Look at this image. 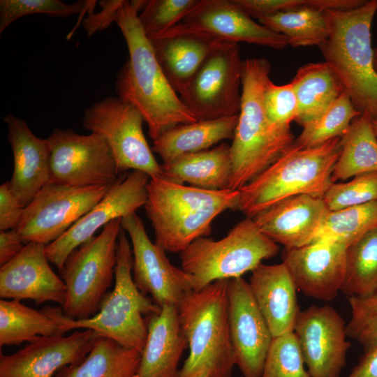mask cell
Here are the masks:
<instances>
[{
	"label": "cell",
	"mask_w": 377,
	"mask_h": 377,
	"mask_svg": "<svg viewBox=\"0 0 377 377\" xmlns=\"http://www.w3.org/2000/svg\"><path fill=\"white\" fill-rule=\"evenodd\" d=\"M146 1H124L115 22L128 51V59L117 73V96L135 107L148 126L152 140L175 126L196 119L185 106L166 78L150 40L139 21Z\"/></svg>",
	"instance_id": "1"
},
{
	"label": "cell",
	"mask_w": 377,
	"mask_h": 377,
	"mask_svg": "<svg viewBox=\"0 0 377 377\" xmlns=\"http://www.w3.org/2000/svg\"><path fill=\"white\" fill-rule=\"evenodd\" d=\"M375 229H377V201L329 210L314 242H336L348 247Z\"/></svg>",
	"instance_id": "35"
},
{
	"label": "cell",
	"mask_w": 377,
	"mask_h": 377,
	"mask_svg": "<svg viewBox=\"0 0 377 377\" xmlns=\"http://www.w3.org/2000/svg\"><path fill=\"white\" fill-rule=\"evenodd\" d=\"M147 338L136 377H178V365L188 347L177 307L165 305L149 316Z\"/></svg>",
	"instance_id": "25"
},
{
	"label": "cell",
	"mask_w": 377,
	"mask_h": 377,
	"mask_svg": "<svg viewBox=\"0 0 377 377\" xmlns=\"http://www.w3.org/2000/svg\"><path fill=\"white\" fill-rule=\"evenodd\" d=\"M374 66H375V68H376V70L377 71V61L376 60H375Z\"/></svg>",
	"instance_id": "51"
},
{
	"label": "cell",
	"mask_w": 377,
	"mask_h": 377,
	"mask_svg": "<svg viewBox=\"0 0 377 377\" xmlns=\"http://www.w3.org/2000/svg\"><path fill=\"white\" fill-rule=\"evenodd\" d=\"M242 66L239 43L224 41L209 54L179 95L197 121L239 114Z\"/></svg>",
	"instance_id": "10"
},
{
	"label": "cell",
	"mask_w": 377,
	"mask_h": 377,
	"mask_svg": "<svg viewBox=\"0 0 377 377\" xmlns=\"http://www.w3.org/2000/svg\"><path fill=\"white\" fill-rule=\"evenodd\" d=\"M149 179L147 174L138 170H132L126 177L119 179L91 210L62 236L46 245L49 262L61 271L68 256L93 237L98 229L145 206Z\"/></svg>",
	"instance_id": "15"
},
{
	"label": "cell",
	"mask_w": 377,
	"mask_h": 377,
	"mask_svg": "<svg viewBox=\"0 0 377 377\" xmlns=\"http://www.w3.org/2000/svg\"><path fill=\"white\" fill-rule=\"evenodd\" d=\"M277 244L265 235L253 219L246 217L218 240L206 237L180 253L182 268L195 280V290L219 280L242 277L279 253Z\"/></svg>",
	"instance_id": "8"
},
{
	"label": "cell",
	"mask_w": 377,
	"mask_h": 377,
	"mask_svg": "<svg viewBox=\"0 0 377 377\" xmlns=\"http://www.w3.org/2000/svg\"><path fill=\"white\" fill-rule=\"evenodd\" d=\"M252 18L258 20L278 12L309 6L310 0H232Z\"/></svg>",
	"instance_id": "43"
},
{
	"label": "cell",
	"mask_w": 377,
	"mask_h": 377,
	"mask_svg": "<svg viewBox=\"0 0 377 377\" xmlns=\"http://www.w3.org/2000/svg\"><path fill=\"white\" fill-rule=\"evenodd\" d=\"M124 0L101 1L102 10L97 14L90 15L86 19L84 27L89 34H92L98 30H101L114 21L117 11Z\"/></svg>",
	"instance_id": "45"
},
{
	"label": "cell",
	"mask_w": 377,
	"mask_h": 377,
	"mask_svg": "<svg viewBox=\"0 0 377 377\" xmlns=\"http://www.w3.org/2000/svg\"><path fill=\"white\" fill-rule=\"evenodd\" d=\"M23 207L12 193L8 182L0 186V230L16 229L23 213Z\"/></svg>",
	"instance_id": "44"
},
{
	"label": "cell",
	"mask_w": 377,
	"mask_h": 377,
	"mask_svg": "<svg viewBox=\"0 0 377 377\" xmlns=\"http://www.w3.org/2000/svg\"><path fill=\"white\" fill-rule=\"evenodd\" d=\"M346 377H377V348L364 352Z\"/></svg>",
	"instance_id": "47"
},
{
	"label": "cell",
	"mask_w": 377,
	"mask_h": 377,
	"mask_svg": "<svg viewBox=\"0 0 377 377\" xmlns=\"http://www.w3.org/2000/svg\"><path fill=\"white\" fill-rule=\"evenodd\" d=\"M95 1L66 3L60 0H1L0 34L18 18L31 14L67 17L94 7Z\"/></svg>",
	"instance_id": "37"
},
{
	"label": "cell",
	"mask_w": 377,
	"mask_h": 377,
	"mask_svg": "<svg viewBox=\"0 0 377 377\" xmlns=\"http://www.w3.org/2000/svg\"><path fill=\"white\" fill-rule=\"evenodd\" d=\"M248 283L273 337L293 332L300 311L297 289L283 263H260L251 272Z\"/></svg>",
	"instance_id": "24"
},
{
	"label": "cell",
	"mask_w": 377,
	"mask_h": 377,
	"mask_svg": "<svg viewBox=\"0 0 377 377\" xmlns=\"http://www.w3.org/2000/svg\"><path fill=\"white\" fill-rule=\"evenodd\" d=\"M121 219L104 226L101 232L75 249L62 269L66 288L64 314L73 320L95 316L111 286L117 263Z\"/></svg>",
	"instance_id": "9"
},
{
	"label": "cell",
	"mask_w": 377,
	"mask_h": 377,
	"mask_svg": "<svg viewBox=\"0 0 377 377\" xmlns=\"http://www.w3.org/2000/svg\"><path fill=\"white\" fill-rule=\"evenodd\" d=\"M149 39L166 78L179 95L209 54L226 41L211 35L193 33Z\"/></svg>",
	"instance_id": "26"
},
{
	"label": "cell",
	"mask_w": 377,
	"mask_h": 377,
	"mask_svg": "<svg viewBox=\"0 0 377 377\" xmlns=\"http://www.w3.org/2000/svg\"><path fill=\"white\" fill-rule=\"evenodd\" d=\"M290 82L298 102L295 121L302 126L323 113L345 91L325 61L300 66Z\"/></svg>",
	"instance_id": "30"
},
{
	"label": "cell",
	"mask_w": 377,
	"mask_h": 377,
	"mask_svg": "<svg viewBox=\"0 0 377 377\" xmlns=\"http://www.w3.org/2000/svg\"><path fill=\"white\" fill-rule=\"evenodd\" d=\"M132 267V248L121 229L118 237L113 290L105 295L95 316L83 320H73L65 316L62 321L64 330H91L98 336L141 353L148 332L143 316L158 313L161 308L135 286Z\"/></svg>",
	"instance_id": "7"
},
{
	"label": "cell",
	"mask_w": 377,
	"mask_h": 377,
	"mask_svg": "<svg viewBox=\"0 0 377 377\" xmlns=\"http://www.w3.org/2000/svg\"><path fill=\"white\" fill-rule=\"evenodd\" d=\"M163 177L177 184L209 190L229 188L232 172L230 145L222 142L201 151L181 155L161 164Z\"/></svg>",
	"instance_id": "27"
},
{
	"label": "cell",
	"mask_w": 377,
	"mask_h": 377,
	"mask_svg": "<svg viewBox=\"0 0 377 377\" xmlns=\"http://www.w3.org/2000/svg\"><path fill=\"white\" fill-rule=\"evenodd\" d=\"M239 190H209L150 178L145 205L156 237L165 251L181 253L195 239L207 237L214 219L235 210Z\"/></svg>",
	"instance_id": "3"
},
{
	"label": "cell",
	"mask_w": 377,
	"mask_h": 377,
	"mask_svg": "<svg viewBox=\"0 0 377 377\" xmlns=\"http://www.w3.org/2000/svg\"><path fill=\"white\" fill-rule=\"evenodd\" d=\"M350 318L346 324L348 338L357 341L364 352L377 348V293L348 297Z\"/></svg>",
	"instance_id": "41"
},
{
	"label": "cell",
	"mask_w": 377,
	"mask_h": 377,
	"mask_svg": "<svg viewBox=\"0 0 377 377\" xmlns=\"http://www.w3.org/2000/svg\"><path fill=\"white\" fill-rule=\"evenodd\" d=\"M228 280L185 295L177 306L188 357L178 377H231L235 365L228 324Z\"/></svg>",
	"instance_id": "6"
},
{
	"label": "cell",
	"mask_w": 377,
	"mask_h": 377,
	"mask_svg": "<svg viewBox=\"0 0 377 377\" xmlns=\"http://www.w3.org/2000/svg\"><path fill=\"white\" fill-rule=\"evenodd\" d=\"M46 245L29 242L22 251L0 268V297L37 304L51 301L63 306L66 288L62 279L52 269Z\"/></svg>",
	"instance_id": "21"
},
{
	"label": "cell",
	"mask_w": 377,
	"mask_h": 377,
	"mask_svg": "<svg viewBox=\"0 0 377 377\" xmlns=\"http://www.w3.org/2000/svg\"><path fill=\"white\" fill-rule=\"evenodd\" d=\"M98 337L91 330L38 337L15 353H1L0 377H54L64 367L82 361Z\"/></svg>",
	"instance_id": "19"
},
{
	"label": "cell",
	"mask_w": 377,
	"mask_h": 377,
	"mask_svg": "<svg viewBox=\"0 0 377 377\" xmlns=\"http://www.w3.org/2000/svg\"><path fill=\"white\" fill-rule=\"evenodd\" d=\"M61 306L30 308L19 300H0V346L34 341L38 337L64 335Z\"/></svg>",
	"instance_id": "29"
},
{
	"label": "cell",
	"mask_w": 377,
	"mask_h": 377,
	"mask_svg": "<svg viewBox=\"0 0 377 377\" xmlns=\"http://www.w3.org/2000/svg\"><path fill=\"white\" fill-rule=\"evenodd\" d=\"M347 247L330 242H314L284 249L282 263L297 290L323 301L336 298L343 283Z\"/></svg>",
	"instance_id": "20"
},
{
	"label": "cell",
	"mask_w": 377,
	"mask_h": 377,
	"mask_svg": "<svg viewBox=\"0 0 377 377\" xmlns=\"http://www.w3.org/2000/svg\"><path fill=\"white\" fill-rule=\"evenodd\" d=\"M121 226L131 241L135 286L143 294H150L161 308L165 305L177 307L186 293L195 290L193 276L170 262L165 251L149 238L136 213L122 218Z\"/></svg>",
	"instance_id": "14"
},
{
	"label": "cell",
	"mask_w": 377,
	"mask_h": 377,
	"mask_svg": "<svg viewBox=\"0 0 377 377\" xmlns=\"http://www.w3.org/2000/svg\"><path fill=\"white\" fill-rule=\"evenodd\" d=\"M228 324L235 365L243 377H260L273 336L249 283L228 280Z\"/></svg>",
	"instance_id": "17"
},
{
	"label": "cell",
	"mask_w": 377,
	"mask_h": 377,
	"mask_svg": "<svg viewBox=\"0 0 377 377\" xmlns=\"http://www.w3.org/2000/svg\"><path fill=\"white\" fill-rule=\"evenodd\" d=\"M194 377H208L205 372H201L195 375Z\"/></svg>",
	"instance_id": "49"
},
{
	"label": "cell",
	"mask_w": 377,
	"mask_h": 377,
	"mask_svg": "<svg viewBox=\"0 0 377 377\" xmlns=\"http://www.w3.org/2000/svg\"><path fill=\"white\" fill-rule=\"evenodd\" d=\"M141 112L118 96L105 98L88 108L83 126L102 135L115 158L119 172L142 171L150 178L163 177L161 164L156 160L144 135Z\"/></svg>",
	"instance_id": "11"
},
{
	"label": "cell",
	"mask_w": 377,
	"mask_h": 377,
	"mask_svg": "<svg viewBox=\"0 0 377 377\" xmlns=\"http://www.w3.org/2000/svg\"><path fill=\"white\" fill-rule=\"evenodd\" d=\"M15 229L0 232V264L3 265L17 256L25 245Z\"/></svg>",
	"instance_id": "46"
},
{
	"label": "cell",
	"mask_w": 377,
	"mask_h": 377,
	"mask_svg": "<svg viewBox=\"0 0 377 377\" xmlns=\"http://www.w3.org/2000/svg\"><path fill=\"white\" fill-rule=\"evenodd\" d=\"M328 211L322 197L303 194L277 202L253 219L271 240L293 249L315 241Z\"/></svg>",
	"instance_id": "22"
},
{
	"label": "cell",
	"mask_w": 377,
	"mask_h": 377,
	"mask_svg": "<svg viewBox=\"0 0 377 377\" xmlns=\"http://www.w3.org/2000/svg\"><path fill=\"white\" fill-rule=\"evenodd\" d=\"M259 22L272 31L286 36L293 47H320L330 32L325 10L302 6L263 17Z\"/></svg>",
	"instance_id": "33"
},
{
	"label": "cell",
	"mask_w": 377,
	"mask_h": 377,
	"mask_svg": "<svg viewBox=\"0 0 377 377\" xmlns=\"http://www.w3.org/2000/svg\"><path fill=\"white\" fill-rule=\"evenodd\" d=\"M374 132L377 138V119L371 121Z\"/></svg>",
	"instance_id": "48"
},
{
	"label": "cell",
	"mask_w": 377,
	"mask_h": 377,
	"mask_svg": "<svg viewBox=\"0 0 377 377\" xmlns=\"http://www.w3.org/2000/svg\"><path fill=\"white\" fill-rule=\"evenodd\" d=\"M371 121L368 113H362L341 137L340 154L332 175L333 183L377 172V138Z\"/></svg>",
	"instance_id": "31"
},
{
	"label": "cell",
	"mask_w": 377,
	"mask_h": 377,
	"mask_svg": "<svg viewBox=\"0 0 377 377\" xmlns=\"http://www.w3.org/2000/svg\"><path fill=\"white\" fill-rule=\"evenodd\" d=\"M341 291L348 297L377 293V229L347 247L346 272Z\"/></svg>",
	"instance_id": "34"
},
{
	"label": "cell",
	"mask_w": 377,
	"mask_h": 377,
	"mask_svg": "<svg viewBox=\"0 0 377 377\" xmlns=\"http://www.w3.org/2000/svg\"><path fill=\"white\" fill-rule=\"evenodd\" d=\"M238 115L181 124L153 140L152 151L163 163L186 154L204 151L225 140H232Z\"/></svg>",
	"instance_id": "28"
},
{
	"label": "cell",
	"mask_w": 377,
	"mask_h": 377,
	"mask_svg": "<svg viewBox=\"0 0 377 377\" xmlns=\"http://www.w3.org/2000/svg\"><path fill=\"white\" fill-rule=\"evenodd\" d=\"M346 326L329 304H312L300 311L293 332L311 377H340L350 347Z\"/></svg>",
	"instance_id": "16"
},
{
	"label": "cell",
	"mask_w": 377,
	"mask_h": 377,
	"mask_svg": "<svg viewBox=\"0 0 377 377\" xmlns=\"http://www.w3.org/2000/svg\"><path fill=\"white\" fill-rule=\"evenodd\" d=\"M186 33L208 34L237 43L244 42L275 50L288 45L286 36L256 22L232 0H200L180 23L156 36Z\"/></svg>",
	"instance_id": "18"
},
{
	"label": "cell",
	"mask_w": 377,
	"mask_h": 377,
	"mask_svg": "<svg viewBox=\"0 0 377 377\" xmlns=\"http://www.w3.org/2000/svg\"><path fill=\"white\" fill-rule=\"evenodd\" d=\"M266 58L243 61L238 121L230 145L232 161L229 189L239 190L273 163L294 142L290 127L273 124L264 105V91L270 80Z\"/></svg>",
	"instance_id": "2"
},
{
	"label": "cell",
	"mask_w": 377,
	"mask_h": 377,
	"mask_svg": "<svg viewBox=\"0 0 377 377\" xmlns=\"http://www.w3.org/2000/svg\"><path fill=\"white\" fill-rule=\"evenodd\" d=\"M264 105L268 119L274 124L290 127L298 114V102L293 84H275L271 80L264 91Z\"/></svg>",
	"instance_id": "42"
},
{
	"label": "cell",
	"mask_w": 377,
	"mask_h": 377,
	"mask_svg": "<svg viewBox=\"0 0 377 377\" xmlns=\"http://www.w3.org/2000/svg\"><path fill=\"white\" fill-rule=\"evenodd\" d=\"M330 32L319 47L355 108L377 119V71L371 27L377 0L347 10H325Z\"/></svg>",
	"instance_id": "4"
},
{
	"label": "cell",
	"mask_w": 377,
	"mask_h": 377,
	"mask_svg": "<svg viewBox=\"0 0 377 377\" xmlns=\"http://www.w3.org/2000/svg\"><path fill=\"white\" fill-rule=\"evenodd\" d=\"M340 138L314 147L293 144L273 163L239 190L235 210L253 219L260 212L298 195L323 197L333 183Z\"/></svg>",
	"instance_id": "5"
},
{
	"label": "cell",
	"mask_w": 377,
	"mask_h": 377,
	"mask_svg": "<svg viewBox=\"0 0 377 377\" xmlns=\"http://www.w3.org/2000/svg\"><path fill=\"white\" fill-rule=\"evenodd\" d=\"M361 114L344 91L323 113L302 126V131L294 143L303 148L314 147L341 138Z\"/></svg>",
	"instance_id": "36"
},
{
	"label": "cell",
	"mask_w": 377,
	"mask_h": 377,
	"mask_svg": "<svg viewBox=\"0 0 377 377\" xmlns=\"http://www.w3.org/2000/svg\"><path fill=\"white\" fill-rule=\"evenodd\" d=\"M46 139L50 182L75 187L111 186L119 179L115 158L102 135L55 128Z\"/></svg>",
	"instance_id": "12"
},
{
	"label": "cell",
	"mask_w": 377,
	"mask_h": 377,
	"mask_svg": "<svg viewBox=\"0 0 377 377\" xmlns=\"http://www.w3.org/2000/svg\"><path fill=\"white\" fill-rule=\"evenodd\" d=\"M200 0H149L138 14L141 27L150 38L162 34L180 23Z\"/></svg>",
	"instance_id": "39"
},
{
	"label": "cell",
	"mask_w": 377,
	"mask_h": 377,
	"mask_svg": "<svg viewBox=\"0 0 377 377\" xmlns=\"http://www.w3.org/2000/svg\"><path fill=\"white\" fill-rule=\"evenodd\" d=\"M293 332L273 337L260 377H311Z\"/></svg>",
	"instance_id": "38"
},
{
	"label": "cell",
	"mask_w": 377,
	"mask_h": 377,
	"mask_svg": "<svg viewBox=\"0 0 377 377\" xmlns=\"http://www.w3.org/2000/svg\"><path fill=\"white\" fill-rule=\"evenodd\" d=\"M3 121L13 156L8 184L25 207L50 181V149L47 139L36 136L24 120L8 114Z\"/></svg>",
	"instance_id": "23"
},
{
	"label": "cell",
	"mask_w": 377,
	"mask_h": 377,
	"mask_svg": "<svg viewBox=\"0 0 377 377\" xmlns=\"http://www.w3.org/2000/svg\"><path fill=\"white\" fill-rule=\"evenodd\" d=\"M374 57H375V60L377 61V47L374 49Z\"/></svg>",
	"instance_id": "50"
},
{
	"label": "cell",
	"mask_w": 377,
	"mask_h": 377,
	"mask_svg": "<svg viewBox=\"0 0 377 377\" xmlns=\"http://www.w3.org/2000/svg\"><path fill=\"white\" fill-rule=\"evenodd\" d=\"M141 353L98 336L80 363L64 367L54 377H136Z\"/></svg>",
	"instance_id": "32"
},
{
	"label": "cell",
	"mask_w": 377,
	"mask_h": 377,
	"mask_svg": "<svg viewBox=\"0 0 377 377\" xmlns=\"http://www.w3.org/2000/svg\"><path fill=\"white\" fill-rule=\"evenodd\" d=\"M110 188L75 187L49 182L24 207L15 230L25 244L47 245L91 210Z\"/></svg>",
	"instance_id": "13"
},
{
	"label": "cell",
	"mask_w": 377,
	"mask_h": 377,
	"mask_svg": "<svg viewBox=\"0 0 377 377\" xmlns=\"http://www.w3.org/2000/svg\"><path fill=\"white\" fill-rule=\"evenodd\" d=\"M323 198L330 211L377 201V172L332 183Z\"/></svg>",
	"instance_id": "40"
}]
</instances>
